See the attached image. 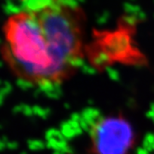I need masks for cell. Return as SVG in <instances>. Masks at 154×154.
Instances as JSON below:
<instances>
[{
	"mask_svg": "<svg viewBox=\"0 0 154 154\" xmlns=\"http://www.w3.org/2000/svg\"><path fill=\"white\" fill-rule=\"evenodd\" d=\"M91 151L94 154H128L135 143L132 125L121 116H107L91 130Z\"/></svg>",
	"mask_w": 154,
	"mask_h": 154,
	"instance_id": "obj_2",
	"label": "cell"
},
{
	"mask_svg": "<svg viewBox=\"0 0 154 154\" xmlns=\"http://www.w3.org/2000/svg\"><path fill=\"white\" fill-rule=\"evenodd\" d=\"M86 31V15L76 0H20L2 25L1 57L26 85H60L85 57Z\"/></svg>",
	"mask_w": 154,
	"mask_h": 154,
	"instance_id": "obj_1",
	"label": "cell"
}]
</instances>
